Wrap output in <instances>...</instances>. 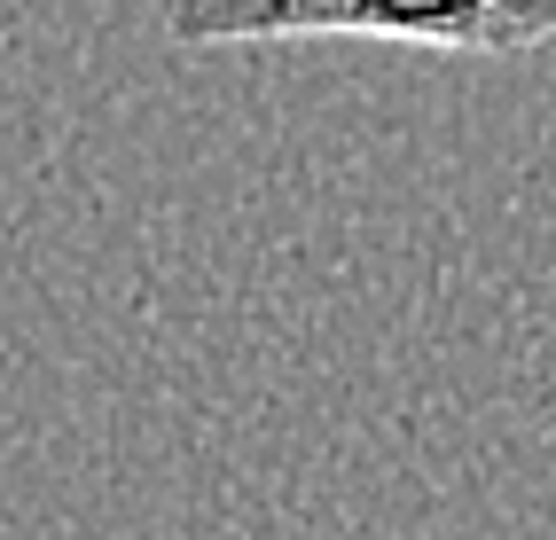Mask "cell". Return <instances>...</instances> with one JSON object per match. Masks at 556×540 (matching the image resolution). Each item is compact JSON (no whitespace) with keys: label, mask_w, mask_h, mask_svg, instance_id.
Returning a JSON list of instances; mask_svg holds the SVG:
<instances>
[{"label":"cell","mask_w":556,"mask_h":540,"mask_svg":"<svg viewBox=\"0 0 556 540\" xmlns=\"http://www.w3.org/2000/svg\"><path fill=\"white\" fill-rule=\"evenodd\" d=\"M173 48H275V40H392L439 55L556 48V0H157Z\"/></svg>","instance_id":"obj_1"}]
</instances>
